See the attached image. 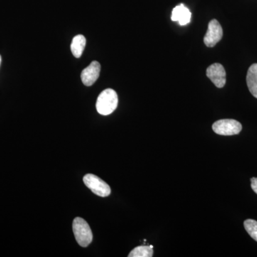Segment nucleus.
Returning a JSON list of instances; mask_svg holds the SVG:
<instances>
[{"label": "nucleus", "mask_w": 257, "mask_h": 257, "mask_svg": "<svg viewBox=\"0 0 257 257\" xmlns=\"http://www.w3.org/2000/svg\"><path fill=\"white\" fill-rule=\"evenodd\" d=\"M118 105V96L111 89H106L98 96L96 103L98 113L104 116L111 114Z\"/></svg>", "instance_id": "nucleus-1"}, {"label": "nucleus", "mask_w": 257, "mask_h": 257, "mask_svg": "<svg viewBox=\"0 0 257 257\" xmlns=\"http://www.w3.org/2000/svg\"><path fill=\"white\" fill-rule=\"evenodd\" d=\"M72 229H73L75 239L81 246L87 247L92 243L93 239L92 230L87 221L82 218L77 217L74 219Z\"/></svg>", "instance_id": "nucleus-2"}, {"label": "nucleus", "mask_w": 257, "mask_h": 257, "mask_svg": "<svg viewBox=\"0 0 257 257\" xmlns=\"http://www.w3.org/2000/svg\"><path fill=\"white\" fill-rule=\"evenodd\" d=\"M84 183L96 195L108 197L111 194L110 187L104 180L92 174H88L83 178Z\"/></svg>", "instance_id": "nucleus-3"}, {"label": "nucleus", "mask_w": 257, "mask_h": 257, "mask_svg": "<svg viewBox=\"0 0 257 257\" xmlns=\"http://www.w3.org/2000/svg\"><path fill=\"white\" fill-rule=\"evenodd\" d=\"M213 131L223 136L238 135L242 130L241 123L234 119H221L215 121L212 126Z\"/></svg>", "instance_id": "nucleus-4"}, {"label": "nucleus", "mask_w": 257, "mask_h": 257, "mask_svg": "<svg viewBox=\"0 0 257 257\" xmlns=\"http://www.w3.org/2000/svg\"><path fill=\"white\" fill-rule=\"evenodd\" d=\"M223 37V30L220 24L216 20H212L208 25V30L204 37V42L206 46H215Z\"/></svg>", "instance_id": "nucleus-5"}, {"label": "nucleus", "mask_w": 257, "mask_h": 257, "mask_svg": "<svg viewBox=\"0 0 257 257\" xmlns=\"http://www.w3.org/2000/svg\"><path fill=\"white\" fill-rule=\"evenodd\" d=\"M226 75L224 67L221 64H211L207 69L208 78L218 88L224 87L226 81Z\"/></svg>", "instance_id": "nucleus-6"}, {"label": "nucleus", "mask_w": 257, "mask_h": 257, "mask_svg": "<svg viewBox=\"0 0 257 257\" xmlns=\"http://www.w3.org/2000/svg\"><path fill=\"white\" fill-rule=\"evenodd\" d=\"M101 65L99 62L94 61L92 63L82 71L81 74V79L83 84L87 87L92 86L96 79L99 78L100 74Z\"/></svg>", "instance_id": "nucleus-7"}, {"label": "nucleus", "mask_w": 257, "mask_h": 257, "mask_svg": "<svg viewBox=\"0 0 257 257\" xmlns=\"http://www.w3.org/2000/svg\"><path fill=\"white\" fill-rule=\"evenodd\" d=\"M192 13L189 11L188 8L183 4L175 7L172 10V21L178 22L181 26H184L190 23Z\"/></svg>", "instance_id": "nucleus-8"}, {"label": "nucleus", "mask_w": 257, "mask_h": 257, "mask_svg": "<svg viewBox=\"0 0 257 257\" xmlns=\"http://www.w3.org/2000/svg\"><path fill=\"white\" fill-rule=\"evenodd\" d=\"M246 84L249 92L257 99V64H251L248 68Z\"/></svg>", "instance_id": "nucleus-9"}, {"label": "nucleus", "mask_w": 257, "mask_h": 257, "mask_svg": "<svg viewBox=\"0 0 257 257\" xmlns=\"http://www.w3.org/2000/svg\"><path fill=\"white\" fill-rule=\"evenodd\" d=\"M86 46L85 37L82 35H77L74 37L71 44V51L72 55L76 58H79L82 56Z\"/></svg>", "instance_id": "nucleus-10"}, {"label": "nucleus", "mask_w": 257, "mask_h": 257, "mask_svg": "<svg viewBox=\"0 0 257 257\" xmlns=\"http://www.w3.org/2000/svg\"><path fill=\"white\" fill-rule=\"evenodd\" d=\"M153 256V248L150 246H140L134 248L128 255V257H152Z\"/></svg>", "instance_id": "nucleus-11"}, {"label": "nucleus", "mask_w": 257, "mask_h": 257, "mask_svg": "<svg viewBox=\"0 0 257 257\" xmlns=\"http://www.w3.org/2000/svg\"><path fill=\"white\" fill-rule=\"evenodd\" d=\"M243 225L250 236L257 241V221L253 219H246L243 222Z\"/></svg>", "instance_id": "nucleus-12"}, {"label": "nucleus", "mask_w": 257, "mask_h": 257, "mask_svg": "<svg viewBox=\"0 0 257 257\" xmlns=\"http://www.w3.org/2000/svg\"><path fill=\"white\" fill-rule=\"evenodd\" d=\"M251 187L253 192L257 194V178L256 177L251 179Z\"/></svg>", "instance_id": "nucleus-13"}, {"label": "nucleus", "mask_w": 257, "mask_h": 257, "mask_svg": "<svg viewBox=\"0 0 257 257\" xmlns=\"http://www.w3.org/2000/svg\"><path fill=\"white\" fill-rule=\"evenodd\" d=\"M2 57L1 55H0V64H1Z\"/></svg>", "instance_id": "nucleus-14"}, {"label": "nucleus", "mask_w": 257, "mask_h": 257, "mask_svg": "<svg viewBox=\"0 0 257 257\" xmlns=\"http://www.w3.org/2000/svg\"><path fill=\"white\" fill-rule=\"evenodd\" d=\"M150 247L153 248V246H152V245H150Z\"/></svg>", "instance_id": "nucleus-15"}]
</instances>
